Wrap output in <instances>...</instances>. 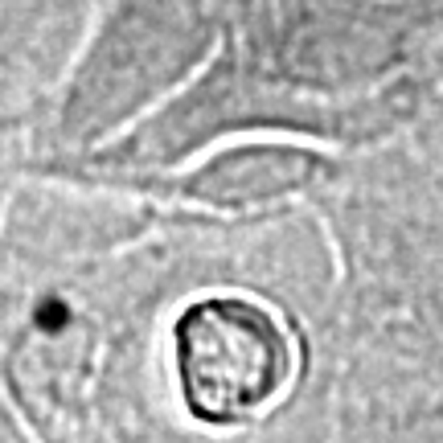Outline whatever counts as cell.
I'll return each mask as SVG.
<instances>
[{"instance_id": "6da1fadb", "label": "cell", "mask_w": 443, "mask_h": 443, "mask_svg": "<svg viewBox=\"0 0 443 443\" xmlns=\"http://www.w3.org/2000/svg\"><path fill=\"white\" fill-rule=\"evenodd\" d=\"M181 378L193 415L218 423L247 419L280 390L287 357L275 320L242 300L189 308L177 328Z\"/></svg>"}]
</instances>
